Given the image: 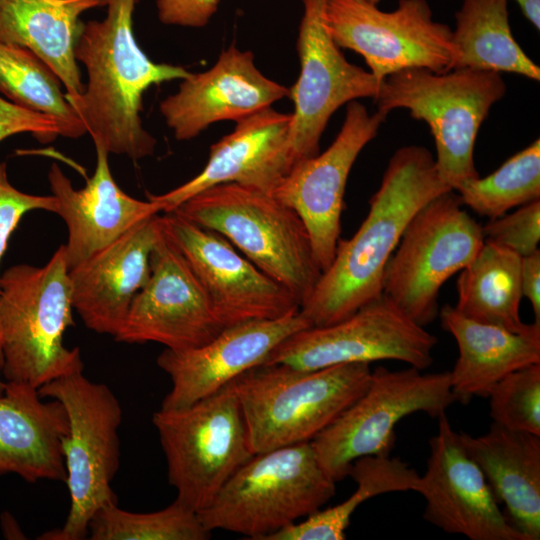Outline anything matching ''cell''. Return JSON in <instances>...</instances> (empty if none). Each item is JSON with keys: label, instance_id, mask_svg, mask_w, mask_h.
Segmentation results:
<instances>
[{"label": "cell", "instance_id": "484cf974", "mask_svg": "<svg viewBox=\"0 0 540 540\" xmlns=\"http://www.w3.org/2000/svg\"><path fill=\"white\" fill-rule=\"evenodd\" d=\"M438 316L459 350L449 371L456 402L467 404L473 397H487L508 374L540 363V327L528 333H515L467 318L448 304L439 310Z\"/></svg>", "mask_w": 540, "mask_h": 540}, {"label": "cell", "instance_id": "8fae6325", "mask_svg": "<svg viewBox=\"0 0 540 540\" xmlns=\"http://www.w3.org/2000/svg\"><path fill=\"white\" fill-rule=\"evenodd\" d=\"M454 402L449 371L423 374L414 367H378L364 392L311 443L321 466L338 482L358 458L390 456L401 419L415 412L438 418Z\"/></svg>", "mask_w": 540, "mask_h": 540}, {"label": "cell", "instance_id": "4316f807", "mask_svg": "<svg viewBox=\"0 0 540 540\" xmlns=\"http://www.w3.org/2000/svg\"><path fill=\"white\" fill-rule=\"evenodd\" d=\"M107 0H0V40L29 49L65 87L66 98L85 85L75 58L83 27L80 16Z\"/></svg>", "mask_w": 540, "mask_h": 540}, {"label": "cell", "instance_id": "d590c367", "mask_svg": "<svg viewBox=\"0 0 540 540\" xmlns=\"http://www.w3.org/2000/svg\"><path fill=\"white\" fill-rule=\"evenodd\" d=\"M32 210L56 213L57 200L53 195H33L15 188L8 180L6 163L0 162V262L21 218Z\"/></svg>", "mask_w": 540, "mask_h": 540}, {"label": "cell", "instance_id": "d4e9b609", "mask_svg": "<svg viewBox=\"0 0 540 540\" xmlns=\"http://www.w3.org/2000/svg\"><path fill=\"white\" fill-rule=\"evenodd\" d=\"M460 440L481 469L504 514L527 540L540 538V436L493 422L487 433Z\"/></svg>", "mask_w": 540, "mask_h": 540}, {"label": "cell", "instance_id": "ab89813d", "mask_svg": "<svg viewBox=\"0 0 540 540\" xmlns=\"http://www.w3.org/2000/svg\"><path fill=\"white\" fill-rule=\"evenodd\" d=\"M521 8L524 16L534 25V27L540 29V0H515Z\"/></svg>", "mask_w": 540, "mask_h": 540}, {"label": "cell", "instance_id": "9c48e42d", "mask_svg": "<svg viewBox=\"0 0 540 540\" xmlns=\"http://www.w3.org/2000/svg\"><path fill=\"white\" fill-rule=\"evenodd\" d=\"M152 422L176 500L197 513L254 455L233 381L189 406L160 408Z\"/></svg>", "mask_w": 540, "mask_h": 540}, {"label": "cell", "instance_id": "7bdbcfd3", "mask_svg": "<svg viewBox=\"0 0 540 540\" xmlns=\"http://www.w3.org/2000/svg\"><path fill=\"white\" fill-rule=\"evenodd\" d=\"M139 1V0H138Z\"/></svg>", "mask_w": 540, "mask_h": 540}, {"label": "cell", "instance_id": "b9f144b4", "mask_svg": "<svg viewBox=\"0 0 540 540\" xmlns=\"http://www.w3.org/2000/svg\"><path fill=\"white\" fill-rule=\"evenodd\" d=\"M369 1H370L371 3H373V4H376V5H377V4H378V2H379L380 0H369Z\"/></svg>", "mask_w": 540, "mask_h": 540}, {"label": "cell", "instance_id": "e0dca14e", "mask_svg": "<svg viewBox=\"0 0 540 540\" xmlns=\"http://www.w3.org/2000/svg\"><path fill=\"white\" fill-rule=\"evenodd\" d=\"M150 277L135 295L114 336L128 344L155 342L167 349L201 346L223 329L189 265L161 234L150 255Z\"/></svg>", "mask_w": 540, "mask_h": 540}, {"label": "cell", "instance_id": "4dcf8cb0", "mask_svg": "<svg viewBox=\"0 0 540 540\" xmlns=\"http://www.w3.org/2000/svg\"><path fill=\"white\" fill-rule=\"evenodd\" d=\"M357 489L343 502L319 509L297 522L300 540H343L355 510L366 500L390 492L413 491L419 474L401 459L369 455L355 460L349 470Z\"/></svg>", "mask_w": 540, "mask_h": 540}, {"label": "cell", "instance_id": "cb8c5ba5", "mask_svg": "<svg viewBox=\"0 0 540 540\" xmlns=\"http://www.w3.org/2000/svg\"><path fill=\"white\" fill-rule=\"evenodd\" d=\"M38 389L6 382L0 395V475L27 482L66 481L62 442L68 432L63 405Z\"/></svg>", "mask_w": 540, "mask_h": 540}, {"label": "cell", "instance_id": "d6a6232c", "mask_svg": "<svg viewBox=\"0 0 540 540\" xmlns=\"http://www.w3.org/2000/svg\"><path fill=\"white\" fill-rule=\"evenodd\" d=\"M88 536L91 540H207L211 531L196 511L175 499L166 508L147 513L107 503L91 517Z\"/></svg>", "mask_w": 540, "mask_h": 540}, {"label": "cell", "instance_id": "ac0fdd59", "mask_svg": "<svg viewBox=\"0 0 540 540\" xmlns=\"http://www.w3.org/2000/svg\"><path fill=\"white\" fill-rule=\"evenodd\" d=\"M429 440L426 472L413 491L426 502L424 519L470 540H527L498 506L481 469L464 448L445 413Z\"/></svg>", "mask_w": 540, "mask_h": 540}, {"label": "cell", "instance_id": "ffe728a7", "mask_svg": "<svg viewBox=\"0 0 540 540\" xmlns=\"http://www.w3.org/2000/svg\"><path fill=\"white\" fill-rule=\"evenodd\" d=\"M289 94V88L258 69L251 51L231 45L210 69L181 79L177 92L160 102L159 111L174 137L186 141L211 124L241 121Z\"/></svg>", "mask_w": 540, "mask_h": 540}, {"label": "cell", "instance_id": "5bb4252c", "mask_svg": "<svg viewBox=\"0 0 540 540\" xmlns=\"http://www.w3.org/2000/svg\"><path fill=\"white\" fill-rule=\"evenodd\" d=\"M161 227L194 273L224 328L274 320L300 310L298 300L285 287L216 231L176 211L161 216Z\"/></svg>", "mask_w": 540, "mask_h": 540}, {"label": "cell", "instance_id": "30bf717a", "mask_svg": "<svg viewBox=\"0 0 540 540\" xmlns=\"http://www.w3.org/2000/svg\"><path fill=\"white\" fill-rule=\"evenodd\" d=\"M462 206L454 190L426 203L410 219L384 269L382 294L423 327L438 316L443 284L484 244L481 225Z\"/></svg>", "mask_w": 540, "mask_h": 540}, {"label": "cell", "instance_id": "7402d4cb", "mask_svg": "<svg viewBox=\"0 0 540 540\" xmlns=\"http://www.w3.org/2000/svg\"><path fill=\"white\" fill-rule=\"evenodd\" d=\"M160 234L158 213L69 270L72 305L88 329L116 335L150 277V255Z\"/></svg>", "mask_w": 540, "mask_h": 540}, {"label": "cell", "instance_id": "277c9868", "mask_svg": "<svg viewBox=\"0 0 540 540\" xmlns=\"http://www.w3.org/2000/svg\"><path fill=\"white\" fill-rule=\"evenodd\" d=\"M368 363L301 370L261 364L233 380L251 448L261 453L311 442L366 389Z\"/></svg>", "mask_w": 540, "mask_h": 540}, {"label": "cell", "instance_id": "60d3db41", "mask_svg": "<svg viewBox=\"0 0 540 540\" xmlns=\"http://www.w3.org/2000/svg\"><path fill=\"white\" fill-rule=\"evenodd\" d=\"M4 358H3V351H2V339H1V333H0V372L3 367ZM5 389V382L1 380L0 378V395L4 392Z\"/></svg>", "mask_w": 540, "mask_h": 540}, {"label": "cell", "instance_id": "8992f818", "mask_svg": "<svg viewBox=\"0 0 540 540\" xmlns=\"http://www.w3.org/2000/svg\"><path fill=\"white\" fill-rule=\"evenodd\" d=\"M336 492L311 442L255 453L198 512L204 526L267 540L319 510Z\"/></svg>", "mask_w": 540, "mask_h": 540}, {"label": "cell", "instance_id": "ba28073f", "mask_svg": "<svg viewBox=\"0 0 540 540\" xmlns=\"http://www.w3.org/2000/svg\"><path fill=\"white\" fill-rule=\"evenodd\" d=\"M42 398L60 402L68 432L62 450L70 508L62 528L45 532L42 540H83L94 513L117 502L111 488L120 463L119 427L122 408L104 383L92 382L83 370L56 378L38 388Z\"/></svg>", "mask_w": 540, "mask_h": 540}, {"label": "cell", "instance_id": "d6986e66", "mask_svg": "<svg viewBox=\"0 0 540 540\" xmlns=\"http://www.w3.org/2000/svg\"><path fill=\"white\" fill-rule=\"evenodd\" d=\"M300 310L274 320H252L225 327L209 342L191 349H167L157 365L169 376L171 389L161 408L189 406L263 364L293 333L310 327Z\"/></svg>", "mask_w": 540, "mask_h": 540}, {"label": "cell", "instance_id": "7c38bea8", "mask_svg": "<svg viewBox=\"0 0 540 540\" xmlns=\"http://www.w3.org/2000/svg\"><path fill=\"white\" fill-rule=\"evenodd\" d=\"M324 22L340 48L364 58L379 84L406 69L445 73L457 65L453 31L433 20L426 0H400L390 12L369 0H326Z\"/></svg>", "mask_w": 540, "mask_h": 540}, {"label": "cell", "instance_id": "f1b7e54d", "mask_svg": "<svg viewBox=\"0 0 540 540\" xmlns=\"http://www.w3.org/2000/svg\"><path fill=\"white\" fill-rule=\"evenodd\" d=\"M508 0H464L455 14L453 42L458 50L455 68L515 73L540 80V68L514 39L508 19Z\"/></svg>", "mask_w": 540, "mask_h": 540}, {"label": "cell", "instance_id": "6da1fadb", "mask_svg": "<svg viewBox=\"0 0 540 540\" xmlns=\"http://www.w3.org/2000/svg\"><path fill=\"white\" fill-rule=\"evenodd\" d=\"M449 190L427 148H399L369 200L366 218L351 238L339 239L331 264L300 307L311 326L340 321L380 298L385 266L410 219Z\"/></svg>", "mask_w": 540, "mask_h": 540}, {"label": "cell", "instance_id": "44dd1931", "mask_svg": "<svg viewBox=\"0 0 540 540\" xmlns=\"http://www.w3.org/2000/svg\"><path fill=\"white\" fill-rule=\"evenodd\" d=\"M291 119V113L268 107L236 122L231 133L211 145L200 173L164 194H148V199L166 213L194 195L225 183L272 194L292 167L288 152Z\"/></svg>", "mask_w": 540, "mask_h": 540}, {"label": "cell", "instance_id": "8d00e7d4", "mask_svg": "<svg viewBox=\"0 0 540 540\" xmlns=\"http://www.w3.org/2000/svg\"><path fill=\"white\" fill-rule=\"evenodd\" d=\"M20 133H30L40 142L46 143L60 135V130L52 117L0 97V142Z\"/></svg>", "mask_w": 540, "mask_h": 540}, {"label": "cell", "instance_id": "74e56055", "mask_svg": "<svg viewBox=\"0 0 540 540\" xmlns=\"http://www.w3.org/2000/svg\"><path fill=\"white\" fill-rule=\"evenodd\" d=\"M218 5L219 0H156L160 22L191 28L206 26Z\"/></svg>", "mask_w": 540, "mask_h": 540}, {"label": "cell", "instance_id": "2e32d148", "mask_svg": "<svg viewBox=\"0 0 540 540\" xmlns=\"http://www.w3.org/2000/svg\"><path fill=\"white\" fill-rule=\"evenodd\" d=\"M387 115L380 110L370 114L360 102H349L332 144L324 152L296 162L272 192L303 220L322 272L331 264L340 239L349 173Z\"/></svg>", "mask_w": 540, "mask_h": 540}, {"label": "cell", "instance_id": "1f68e13d", "mask_svg": "<svg viewBox=\"0 0 540 540\" xmlns=\"http://www.w3.org/2000/svg\"><path fill=\"white\" fill-rule=\"evenodd\" d=\"M463 205L489 219L540 199V140L506 160L486 177L462 183L455 190Z\"/></svg>", "mask_w": 540, "mask_h": 540}, {"label": "cell", "instance_id": "7a4b0ae2", "mask_svg": "<svg viewBox=\"0 0 540 540\" xmlns=\"http://www.w3.org/2000/svg\"><path fill=\"white\" fill-rule=\"evenodd\" d=\"M137 2L107 0L105 18L83 24L75 58L85 66L88 81L81 95L66 98L94 145L133 160L153 155L157 144L141 120L143 94L190 74L182 66L153 62L138 46L133 32Z\"/></svg>", "mask_w": 540, "mask_h": 540}, {"label": "cell", "instance_id": "f546056e", "mask_svg": "<svg viewBox=\"0 0 540 540\" xmlns=\"http://www.w3.org/2000/svg\"><path fill=\"white\" fill-rule=\"evenodd\" d=\"M60 84L29 49L0 40V92L21 107L55 119L61 136L78 138L87 131Z\"/></svg>", "mask_w": 540, "mask_h": 540}, {"label": "cell", "instance_id": "52a82bcc", "mask_svg": "<svg viewBox=\"0 0 540 540\" xmlns=\"http://www.w3.org/2000/svg\"><path fill=\"white\" fill-rule=\"evenodd\" d=\"M505 93L498 72L458 67L435 73L413 68L385 77L374 100L380 111L407 109L411 117L428 124L439 177L455 191L479 177L474 163L476 137L491 107Z\"/></svg>", "mask_w": 540, "mask_h": 540}, {"label": "cell", "instance_id": "5b68a950", "mask_svg": "<svg viewBox=\"0 0 540 540\" xmlns=\"http://www.w3.org/2000/svg\"><path fill=\"white\" fill-rule=\"evenodd\" d=\"M173 211L222 235L285 287L300 307L322 274L303 220L270 193L225 183L194 195Z\"/></svg>", "mask_w": 540, "mask_h": 540}, {"label": "cell", "instance_id": "e575fe53", "mask_svg": "<svg viewBox=\"0 0 540 540\" xmlns=\"http://www.w3.org/2000/svg\"><path fill=\"white\" fill-rule=\"evenodd\" d=\"M484 241L505 247L521 257L535 252L540 241V199L481 226Z\"/></svg>", "mask_w": 540, "mask_h": 540}, {"label": "cell", "instance_id": "3957f363", "mask_svg": "<svg viewBox=\"0 0 540 540\" xmlns=\"http://www.w3.org/2000/svg\"><path fill=\"white\" fill-rule=\"evenodd\" d=\"M64 245L42 267L17 264L0 276V333L6 382L35 388L84 370L78 348L64 346L74 326Z\"/></svg>", "mask_w": 540, "mask_h": 540}, {"label": "cell", "instance_id": "83f0119b", "mask_svg": "<svg viewBox=\"0 0 540 540\" xmlns=\"http://www.w3.org/2000/svg\"><path fill=\"white\" fill-rule=\"evenodd\" d=\"M521 259L505 247L484 241L475 258L460 271L455 308L467 318L515 333L540 327L539 322L526 324L520 317Z\"/></svg>", "mask_w": 540, "mask_h": 540}, {"label": "cell", "instance_id": "603a6c76", "mask_svg": "<svg viewBox=\"0 0 540 540\" xmlns=\"http://www.w3.org/2000/svg\"><path fill=\"white\" fill-rule=\"evenodd\" d=\"M96 168L81 189H75L61 168L53 163L48 173L58 214L67 226L64 245L68 270L110 244L142 220L160 213L152 200H139L126 194L113 179L108 155L95 145Z\"/></svg>", "mask_w": 540, "mask_h": 540}, {"label": "cell", "instance_id": "f35d334b", "mask_svg": "<svg viewBox=\"0 0 540 540\" xmlns=\"http://www.w3.org/2000/svg\"><path fill=\"white\" fill-rule=\"evenodd\" d=\"M522 294L528 298L534 312L535 322L540 323V250L521 259Z\"/></svg>", "mask_w": 540, "mask_h": 540}, {"label": "cell", "instance_id": "836d02e7", "mask_svg": "<svg viewBox=\"0 0 540 540\" xmlns=\"http://www.w3.org/2000/svg\"><path fill=\"white\" fill-rule=\"evenodd\" d=\"M487 397L494 423L540 436V363L508 374Z\"/></svg>", "mask_w": 540, "mask_h": 540}, {"label": "cell", "instance_id": "4fadbf2b", "mask_svg": "<svg viewBox=\"0 0 540 540\" xmlns=\"http://www.w3.org/2000/svg\"><path fill=\"white\" fill-rule=\"evenodd\" d=\"M436 344L433 334L382 295L340 321L293 333L263 364L316 370L340 364L397 360L422 371L433 363Z\"/></svg>", "mask_w": 540, "mask_h": 540}, {"label": "cell", "instance_id": "9a60e30c", "mask_svg": "<svg viewBox=\"0 0 540 540\" xmlns=\"http://www.w3.org/2000/svg\"><path fill=\"white\" fill-rule=\"evenodd\" d=\"M326 0H303L297 51L300 73L289 88L294 111L288 135L291 165L319 153L322 134L333 113L360 98L375 99L379 82L350 63L324 22Z\"/></svg>", "mask_w": 540, "mask_h": 540}]
</instances>
